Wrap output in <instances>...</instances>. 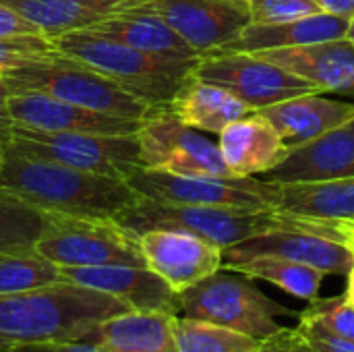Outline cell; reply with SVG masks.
<instances>
[{
  "mask_svg": "<svg viewBox=\"0 0 354 352\" xmlns=\"http://www.w3.org/2000/svg\"><path fill=\"white\" fill-rule=\"evenodd\" d=\"M0 187L46 214L116 218L139 195L127 180L100 176L0 147Z\"/></svg>",
  "mask_w": 354,
  "mask_h": 352,
  "instance_id": "1",
  "label": "cell"
},
{
  "mask_svg": "<svg viewBox=\"0 0 354 352\" xmlns=\"http://www.w3.org/2000/svg\"><path fill=\"white\" fill-rule=\"evenodd\" d=\"M131 311L122 301L66 280L0 295V340L12 344L85 340L102 322Z\"/></svg>",
  "mask_w": 354,
  "mask_h": 352,
  "instance_id": "2",
  "label": "cell"
},
{
  "mask_svg": "<svg viewBox=\"0 0 354 352\" xmlns=\"http://www.w3.org/2000/svg\"><path fill=\"white\" fill-rule=\"evenodd\" d=\"M50 41L60 56L93 68L153 108L170 106L199 60L141 52L89 29L68 31Z\"/></svg>",
  "mask_w": 354,
  "mask_h": 352,
  "instance_id": "3",
  "label": "cell"
},
{
  "mask_svg": "<svg viewBox=\"0 0 354 352\" xmlns=\"http://www.w3.org/2000/svg\"><path fill=\"white\" fill-rule=\"evenodd\" d=\"M135 237L147 230H183L201 237L220 249L239 245L251 237L278 230L301 228L319 234V224L313 218L282 214L276 210H239L216 205L162 203L139 197L131 207L114 218Z\"/></svg>",
  "mask_w": 354,
  "mask_h": 352,
  "instance_id": "4",
  "label": "cell"
},
{
  "mask_svg": "<svg viewBox=\"0 0 354 352\" xmlns=\"http://www.w3.org/2000/svg\"><path fill=\"white\" fill-rule=\"evenodd\" d=\"M4 79L10 87V93L37 91L120 118L145 120V116L153 110V106L131 95L108 77L60 54L27 60L8 71Z\"/></svg>",
  "mask_w": 354,
  "mask_h": 352,
  "instance_id": "5",
  "label": "cell"
},
{
  "mask_svg": "<svg viewBox=\"0 0 354 352\" xmlns=\"http://www.w3.org/2000/svg\"><path fill=\"white\" fill-rule=\"evenodd\" d=\"M178 301L180 315L218 324L257 340L282 330L278 317H299V313L263 295L253 278L224 268L180 293Z\"/></svg>",
  "mask_w": 354,
  "mask_h": 352,
  "instance_id": "6",
  "label": "cell"
},
{
  "mask_svg": "<svg viewBox=\"0 0 354 352\" xmlns=\"http://www.w3.org/2000/svg\"><path fill=\"white\" fill-rule=\"evenodd\" d=\"M35 251L60 268H147L137 237L114 218L46 214Z\"/></svg>",
  "mask_w": 354,
  "mask_h": 352,
  "instance_id": "7",
  "label": "cell"
},
{
  "mask_svg": "<svg viewBox=\"0 0 354 352\" xmlns=\"http://www.w3.org/2000/svg\"><path fill=\"white\" fill-rule=\"evenodd\" d=\"M6 145L23 156L120 180H127L139 168H145L137 135L52 133L15 124Z\"/></svg>",
  "mask_w": 354,
  "mask_h": 352,
  "instance_id": "8",
  "label": "cell"
},
{
  "mask_svg": "<svg viewBox=\"0 0 354 352\" xmlns=\"http://www.w3.org/2000/svg\"><path fill=\"white\" fill-rule=\"evenodd\" d=\"M127 183L139 197L162 203L239 210H274L278 193V185L259 176H180L156 168H139Z\"/></svg>",
  "mask_w": 354,
  "mask_h": 352,
  "instance_id": "9",
  "label": "cell"
},
{
  "mask_svg": "<svg viewBox=\"0 0 354 352\" xmlns=\"http://www.w3.org/2000/svg\"><path fill=\"white\" fill-rule=\"evenodd\" d=\"M137 137L145 168L180 176H234L222 158L220 145L185 124L168 106L153 108Z\"/></svg>",
  "mask_w": 354,
  "mask_h": 352,
  "instance_id": "10",
  "label": "cell"
},
{
  "mask_svg": "<svg viewBox=\"0 0 354 352\" xmlns=\"http://www.w3.org/2000/svg\"><path fill=\"white\" fill-rule=\"evenodd\" d=\"M193 77L228 89L253 112L297 95L317 93L309 81L292 75L272 60L249 52L205 54L197 60Z\"/></svg>",
  "mask_w": 354,
  "mask_h": 352,
  "instance_id": "11",
  "label": "cell"
},
{
  "mask_svg": "<svg viewBox=\"0 0 354 352\" xmlns=\"http://www.w3.org/2000/svg\"><path fill=\"white\" fill-rule=\"evenodd\" d=\"M118 10L160 17L199 56L216 52L251 21L247 0H127Z\"/></svg>",
  "mask_w": 354,
  "mask_h": 352,
  "instance_id": "12",
  "label": "cell"
},
{
  "mask_svg": "<svg viewBox=\"0 0 354 352\" xmlns=\"http://www.w3.org/2000/svg\"><path fill=\"white\" fill-rule=\"evenodd\" d=\"M145 266L174 293H185L222 270L224 249L183 230H147L137 237Z\"/></svg>",
  "mask_w": 354,
  "mask_h": 352,
  "instance_id": "13",
  "label": "cell"
},
{
  "mask_svg": "<svg viewBox=\"0 0 354 352\" xmlns=\"http://www.w3.org/2000/svg\"><path fill=\"white\" fill-rule=\"evenodd\" d=\"M222 255V268L253 257H282L317 268L324 274L348 276L354 266V255L344 243L301 228H278L251 237L224 249Z\"/></svg>",
  "mask_w": 354,
  "mask_h": 352,
  "instance_id": "14",
  "label": "cell"
},
{
  "mask_svg": "<svg viewBox=\"0 0 354 352\" xmlns=\"http://www.w3.org/2000/svg\"><path fill=\"white\" fill-rule=\"evenodd\" d=\"M6 112L17 127L52 133L137 135L143 124V120L95 112L37 91L10 93L6 98Z\"/></svg>",
  "mask_w": 354,
  "mask_h": 352,
  "instance_id": "15",
  "label": "cell"
},
{
  "mask_svg": "<svg viewBox=\"0 0 354 352\" xmlns=\"http://www.w3.org/2000/svg\"><path fill=\"white\" fill-rule=\"evenodd\" d=\"M351 176H354V118L303 145L288 147L284 160L259 178L282 187Z\"/></svg>",
  "mask_w": 354,
  "mask_h": 352,
  "instance_id": "16",
  "label": "cell"
},
{
  "mask_svg": "<svg viewBox=\"0 0 354 352\" xmlns=\"http://www.w3.org/2000/svg\"><path fill=\"white\" fill-rule=\"evenodd\" d=\"M62 280L102 290L122 301L133 311H162L180 315L178 293L149 268L139 266H100V268H60Z\"/></svg>",
  "mask_w": 354,
  "mask_h": 352,
  "instance_id": "17",
  "label": "cell"
},
{
  "mask_svg": "<svg viewBox=\"0 0 354 352\" xmlns=\"http://www.w3.org/2000/svg\"><path fill=\"white\" fill-rule=\"evenodd\" d=\"M257 56L309 81L322 93L354 98V46L346 37L259 52Z\"/></svg>",
  "mask_w": 354,
  "mask_h": 352,
  "instance_id": "18",
  "label": "cell"
},
{
  "mask_svg": "<svg viewBox=\"0 0 354 352\" xmlns=\"http://www.w3.org/2000/svg\"><path fill=\"white\" fill-rule=\"evenodd\" d=\"M218 145L234 176H261L288 154L278 129L259 112L228 124L218 135Z\"/></svg>",
  "mask_w": 354,
  "mask_h": 352,
  "instance_id": "19",
  "label": "cell"
},
{
  "mask_svg": "<svg viewBox=\"0 0 354 352\" xmlns=\"http://www.w3.org/2000/svg\"><path fill=\"white\" fill-rule=\"evenodd\" d=\"M348 29V19L317 12L295 21L280 23H247L230 41L220 46L216 52H272L297 46H309L317 41L344 37Z\"/></svg>",
  "mask_w": 354,
  "mask_h": 352,
  "instance_id": "20",
  "label": "cell"
},
{
  "mask_svg": "<svg viewBox=\"0 0 354 352\" xmlns=\"http://www.w3.org/2000/svg\"><path fill=\"white\" fill-rule=\"evenodd\" d=\"M257 112L278 129L288 147H297L354 118V102L334 100L317 91L278 102Z\"/></svg>",
  "mask_w": 354,
  "mask_h": 352,
  "instance_id": "21",
  "label": "cell"
},
{
  "mask_svg": "<svg viewBox=\"0 0 354 352\" xmlns=\"http://www.w3.org/2000/svg\"><path fill=\"white\" fill-rule=\"evenodd\" d=\"M174 315L162 311H124L102 322L83 342L104 352H178Z\"/></svg>",
  "mask_w": 354,
  "mask_h": 352,
  "instance_id": "22",
  "label": "cell"
},
{
  "mask_svg": "<svg viewBox=\"0 0 354 352\" xmlns=\"http://www.w3.org/2000/svg\"><path fill=\"white\" fill-rule=\"evenodd\" d=\"M89 31L149 54L172 58H201L172 27H168L160 17L151 12L116 10L91 25Z\"/></svg>",
  "mask_w": 354,
  "mask_h": 352,
  "instance_id": "23",
  "label": "cell"
},
{
  "mask_svg": "<svg viewBox=\"0 0 354 352\" xmlns=\"http://www.w3.org/2000/svg\"><path fill=\"white\" fill-rule=\"evenodd\" d=\"M168 108L185 124L212 135H220L234 120L253 114V110L228 89L216 83L199 81L193 75Z\"/></svg>",
  "mask_w": 354,
  "mask_h": 352,
  "instance_id": "24",
  "label": "cell"
},
{
  "mask_svg": "<svg viewBox=\"0 0 354 352\" xmlns=\"http://www.w3.org/2000/svg\"><path fill=\"white\" fill-rule=\"evenodd\" d=\"M31 21L48 39L89 29L104 17L116 12L127 0H0Z\"/></svg>",
  "mask_w": 354,
  "mask_h": 352,
  "instance_id": "25",
  "label": "cell"
},
{
  "mask_svg": "<svg viewBox=\"0 0 354 352\" xmlns=\"http://www.w3.org/2000/svg\"><path fill=\"white\" fill-rule=\"evenodd\" d=\"M274 210L313 220H354V176L278 187Z\"/></svg>",
  "mask_w": 354,
  "mask_h": 352,
  "instance_id": "26",
  "label": "cell"
},
{
  "mask_svg": "<svg viewBox=\"0 0 354 352\" xmlns=\"http://www.w3.org/2000/svg\"><path fill=\"white\" fill-rule=\"evenodd\" d=\"M224 270L239 272L253 280L270 282V284L282 288L284 293H288L297 299H303V301L317 299L322 282L328 276L317 268L297 263L290 259H282V257H253L247 261L224 266Z\"/></svg>",
  "mask_w": 354,
  "mask_h": 352,
  "instance_id": "27",
  "label": "cell"
},
{
  "mask_svg": "<svg viewBox=\"0 0 354 352\" xmlns=\"http://www.w3.org/2000/svg\"><path fill=\"white\" fill-rule=\"evenodd\" d=\"M172 328L178 352H261L263 346V340L185 315H174Z\"/></svg>",
  "mask_w": 354,
  "mask_h": 352,
  "instance_id": "28",
  "label": "cell"
},
{
  "mask_svg": "<svg viewBox=\"0 0 354 352\" xmlns=\"http://www.w3.org/2000/svg\"><path fill=\"white\" fill-rule=\"evenodd\" d=\"M46 212L0 187V253H31L41 237Z\"/></svg>",
  "mask_w": 354,
  "mask_h": 352,
  "instance_id": "29",
  "label": "cell"
},
{
  "mask_svg": "<svg viewBox=\"0 0 354 352\" xmlns=\"http://www.w3.org/2000/svg\"><path fill=\"white\" fill-rule=\"evenodd\" d=\"M60 266L31 253H0V295L25 293L60 282Z\"/></svg>",
  "mask_w": 354,
  "mask_h": 352,
  "instance_id": "30",
  "label": "cell"
},
{
  "mask_svg": "<svg viewBox=\"0 0 354 352\" xmlns=\"http://www.w3.org/2000/svg\"><path fill=\"white\" fill-rule=\"evenodd\" d=\"M299 330L330 334L354 342V305L346 295L330 299H313L299 313Z\"/></svg>",
  "mask_w": 354,
  "mask_h": 352,
  "instance_id": "31",
  "label": "cell"
},
{
  "mask_svg": "<svg viewBox=\"0 0 354 352\" xmlns=\"http://www.w3.org/2000/svg\"><path fill=\"white\" fill-rule=\"evenodd\" d=\"M261 352H354V342L330 334L282 328L280 332L263 340Z\"/></svg>",
  "mask_w": 354,
  "mask_h": 352,
  "instance_id": "32",
  "label": "cell"
},
{
  "mask_svg": "<svg viewBox=\"0 0 354 352\" xmlns=\"http://www.w3.org/2000/svg\"><path fill=\"white\" fill-rule=\"evenodd\" d=\"M247 6L249 23H280L322 12L313 0H247Z\"/></svg>",
  "mask_w": 354,
  "mask_h": 352,
  "instance_id": "33",
  "label": "cell"
},
{
  "mask_svg": "<svg viewBox=\"0 0 354 352\" xmlns=\"http://www.w3.org/2000/svg\"><path fill=\"white\" fill-rule=\"evenodd\" d=\"M19 35H44V33L21 12L0 2V37H19Z\"/></svg>",
  "mask_w": 354,
  "mask_h": 352,
  "instance_id": "34",
  "label": "cell"
},
{
  "mask_svg": "<svg viewBox=\"0 0 354 352\" xmlns=\"http://www.w3.org/2000/svg\"><path fill=\"white\" fill-rule=\"evenodd\" d=\"M6 352H104L102 349L73 340V342H37V344H12Z\"/></svg>",
  "mask_w": 354,
  "mask_h": 352,
  "instance_id": "35",
  "label": "cell"
},
{
  "mask_svg": "<svg viewBox=\"0 0 354 352\" xmlns=\"http://www.w3.org/2000/svg\"><path fill=\"white\" fill-rule=\"evenodd\" d=\"M322 12L351 19L354 17V0H313Z\"/></svg>",
  "mask_w": 354,
  "mask_h": 352,
  "instance_id": "36",
  "label": "cell"
},
{
  "mask_svg": "<svg viewBox=\"0 0 354 352\" xmlns=\"http://www.w3.org/2000/svg\"><path fill=\"white\" fill-rule=\"evenodd\" d=\"M12 129H15V122L10 120L8 112L6 110H0V147L6 145L12 137Z\"/></svg>",
  "mask_w": 354,
  "mask_h": 352,
  "instance_id": "37",
  "label": "cell"
},
{
  "mask_svg": "<svg viewBox=\"0 0 354 352\" xmlns=\"http://www.w3.org/2000/svg\"><path fill=\"white\" fill-rule=\"evenodd\" d=\"M10 95V87L4 77H0V110H6V98Z\"/></svg>",
  "mask_w": 354,
  "mask_h": 352,
  "instance_id": "38",
  "label": "cell"
},
{
  "mask_svg": "<svg viewBox=\"0 0 354 352\" xmlns=\"http://www.w3.org/2000/svg\"><path fill=\"white\" fill-rule=\"evenodd\" d=\"M346 278H348V286H346V293H344V295L348 297V301L354 305V266H353V270H351V274H348Z\"/></svg>",
  "mask_w": 354,
  "mask_h": 352,
  "instance_id": "39",
  "label": "cell"
},
{
  "mask_svg": "<svg viewBox=\"0 0 354 352\" xmlns=\"http://www.w3.org/2000/svg\"><path fill=\"white\" fill-rule=\"evenodd\" d=\"M344 37L354 46V17L348 19V29H346V35H344Z\"/></svg>",
  "mask_w": 354,
  "mask_h": 352,
  "instance_id": "40",
  "label": "cell"
},
{
  "mask_svg": "<svg viewBox=\"0 0 354 352\" xmlns=\"http://www.w3.org/2000/svg\"><path fill=\"white\" fill-rule=\"evenodd\" d=\"M10 349V344L8 342H4V340H0V352H6Z\"/></svg>",
  "mask_w": 354,
  "mask_h": 352,
  "instance_id": "41",
  "label": "cell"
}]
</instances>
